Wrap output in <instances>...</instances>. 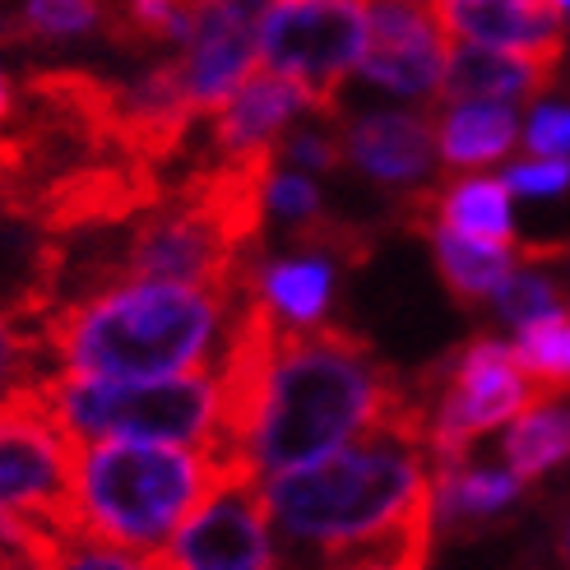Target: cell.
Here are the masks:
<instances>
[{
	"mask_svg": "<svg viewBox=\"0 0 570 570\" xmlns=\"http://www.w3.org/2000/svg\"><path fill=\"white\" fill-rule=\"evenodd\" d=\"M409 381L344 325H283L250 460L278 478L344 450L390 413Z\"/></svg>",
	"mask_w": 570,
	"mask_h": 570,
	"instance_id": "cell-1",
	"label": "cell"
},
{
	"mask_svg": "<svg viewBox=\"0 0 570 570\" xmlns=\"http://www.w3.org/2000/svg\"><path fill=\"white\" fill-rule=\"evenodd\" d=\"M218 302L186 283H117L94 297L56 302L38 321L51 357L89 381H158L209 366Z\"/></svg>",
	"mask_w": 570,
	"mask_h": 570,
	"instance_id": "cell-2",
	"label": "cell"
},
{
	"mask_svg": "<svg viewBox=\"0 0 570 570\" xmlns=\"http://www.w3.org/2000/svg\"><path fill=\"white\" fill-rule=\"evenodd\" d=\"M261 482L250 454L223 450H177L163 441H75L70 492L83 533L107 538L130 552H158L181 520L218 488Z\"/></svg>",
	"mask_w": 570,
	"mask_h": 570,
	"instance_id": "cell-3",
	"label": "cell"
},
{
	"mask_svg": "<svg viewBox=\"0 0 570 570\" xmlns=\"http://www.w3.org/2000/svg\"><path fill=\"white\" fill-rule=\"evenodd\" d=\"M33 390L70 441L117 436L205 445L214 432V366H195V372L158 381H89L70 372H47L33 381Z\"/></svg>",
	"mask_w": 570,
	"mask_h": 570,
	"instance_id": "cell-4",
	"label": "cell"
},
{
	"mask_svg": "<svg viewBox=\"0 0 570 570\" xmlns=\"http://www.w3.org/2000/svg\"><path fill=\"white\" fill-rule=\"evenodd\" d=\"M543 409L515 348L492 334H473L460 353L441 362V381L426 417V454L432 464H464L469 445L492 426Z\"/></svg>",
	"mask_w": 570,
	"mask_h": 570,
	"instance_id": "cell-5",
	"label": "cell"
},
{
	"mask_svg": "<svg viewBox=\"0 0 570 570\" xmlns=\"http://www.w3.org/2000/svg\"><path fill=\"white\" fill-rule=\"evenodd\" d=\"M366 38H372V23L362 0H274L261 28V56L274 75L306 89L316 117L334 126L338 83L362 66Z\"/></svg>",
	"mask_w": 570,
	"mask_h": 570,
	"instance_id": "cell-6",
	"label": "cell"
},
{
	"mask_svg": "<svg viewBox=\"0 0 570 570\" xmlns=\"http://www.w3.org/2000/svg\"><path fill=\"white\" fill-rule=\"evenodd\" d=\"M75 441L51 422L33 381L0 394V510L61 533H83L70 492Z\"/></svg>",
	"mask_w": 570,
	"mask_h": 570,
	"instance_id": "cell-7",
	"label": "cell"
},
{
	"mask_svg": "<svg viewBox=\"0 0 570 570\" xmlns=\"http://www.w3.org/2000/svg\"><path fill=\"white\" fill-rule=\"evenodd\" d=\"M149 570H278L274 510L261 482L218 488L199 501L167 548L145 552Z\"/></svg>",
	"mask_w": 570,
	"mask_h": 570,
	"instance_id": "cell-8",
	"label": "cell"
},
{
	"mask_svg": "<svg viewBox=\"0 0 570 570\" xmlns=\"http://www.w3.org/2000/svg\"><path fill=\"white\" fill-rule=\"evenodd\" d=\"M158 167H145L135 158H89L47 181L28 209V223L47 227L56 237H79V233H111V227L135 223L145 209L163 199Z\"/></svg>",
	"mask_w": 570,
	"mask_h": 570,
	"instance_id": "cell-9",
	"label": "cell"
},
{
	"mask_svg": "<svg viewBox=\"0 0 570 570\" xmlns=\"http://www.w3.org/2000/svg\"><path fill=\"white\" fill-rule=\"evenodd\" d=\"M372 38L362 56V79L404 98H436L445 75V47L436 19L422 0H376L366 10Z\"/></svg>",
	"mask_w": 570,
	"mask_h": 570,
	"instance_id": "cell-10",
	"label": "cell"
},
{
	"mask_svg": "<svg viewBox=\"0 0 570 570\" xmlns=\"http://www.w3.org/2000/svg\"><path fill=\"white\" fill-rule=\"evenodd\" d=\"M190 98L181 89V66L158 61L139 79L117 89V154L145 167H167L190 135Z\"/></svg>",
	"mask_w": 570,
	"mask_h": 570,
	"instance_id": "cell-11",
	"label": "cell"
},
{
	"mask_svg": "<svg viewBox=\"0 0 570 570\" xmlns=\"http://www.w3.org/2000/svg\"><path fill=\"white\" fill-rule=\"evenodd\" d=\"M344 163L381 186H422L436 173V126L422 111H366L357 121H334Z\"/></svg>",
	"mask_w": 570,
	"mask_h": 570,
	"instance_id": "cell-12",
	"label": "cell"
},
{
	"mask_svg": "<svg viewBox=\"0 0 570 570\" xmlns=\"http://www.w3.org/2000/svg\"><path fill=\"white\" fill-rule=\"evenodd\" d=\"M432 19L460 42L566 61V14L557 0H432Z\"/></svg>",
	"mask_w": 570,
	"mask_h": 570,
	"instance_id": "cell-13",
	"label": "cell"
},
{
	"mask_svg": "<svg viewBox=\"0 0 570 570\" xmlns=\"http://www.w3.org/2000/svg\"><path fill=\"white\" fill-rule=\"evenodd\" d=\"M297 111H316L306 89L274 70L246 75L214 117V149L218 158H278Z\"/></svg>",
	"mask_w": 570,
	"mask_h": 570,
	"instance_id": "cell-14",
	"label": "cell"
},
{
	"mask_svg": "<svg viewBox=\"0 0 570 570\" xmlns=\"http://www.w3.org/2000/svg\"><path fill=\"white\" fill-rule=\"evenodd\" d=\"M557 79H561V56L464 42L445 56L436 98L445 102H538L557 89Z\"/></svg>",
	"mask_w": 570,
	"mask_h": 570,
	"instance_id": "cell-15",
	"label": "cell"
},
{
	"mask_svg": "<svg viewBox=\"0 0 570 570\" xmlns=\"http://www.w3.org/2000/svg\"><path fill=\"white\" fill-rule=\"evenodd\" d=\"M520 139V111L510 102H454L441 126L436 145L445 167H492Z\"/></svg>",
	"mask_w": 570,
	"mask_h": 570,
	"instance_id": "cell-16",
	"label": "cell"
},
{
	"mask_svg": "<svg viewBox=\"0 0 570 570\" xmlns=\"http://www.w3.org/2000/svg\"><path fill=\"white\" fill-rule=\"evenodd\" d=\"M250 288L261 293L288 325H316L334 293V265L321 255L302 261H255Z\"/></svg>",
	"mask_w": 570,
	"mask_h": 570,
	"instance_id": "cell-17",
	"label": "cell"
},
{
	"mask_svg": "<svg viewBox=\"0 0 570 570\" xmlns=\"http://www.w3.org/2000/svg\"><path fill=\"white\" fill-rule=\"evenodd\" d=\"M436 223L482 246H510L515 223H510V186L497 177H464L436 190Z\"/></svg>",
	"mask_w": 570,
	"mask_h": 570,
	"instance_id": "cell-18",
	"label": "cell"
},
{
	"mask_svg": "<svg viewBox=\"0 0 570 570\" xmlns=\"http://www.w3.org/2000/svg\"><path fill=\"white\" fill-rule=\"evenodd\" d=\"M422 237L432 242L436 265H441V278H445V288L454 293V302H460V306L488 302V297L501 288V283L515 274V261L505 255V246L469 242V237L450 233V227H441V223H432Z\"/></svg>",
	"mask_w": 570,
	"mask_h": 570,
	"instance_id": "cell-19",
	"label": "cell"
},
{
	"mask_svg": "<svg viewBox=\"0 0 570 570\" xmlns=\"http://www.w3.org/2000/svg\"><path fill=\"white\" fill-rule=\"evenodd\" d=\"M520 497H524V478L469 469V460L464 464H436V478H432V510L450 529L469 524V520H488L497 510L515 505Z\"/></svg>",
	"mask_w": 570,
	"mask_h": 570,
	"instance_id": "cell-20",
	"label": "cell"
},
{
	"mask_svg": "<svg viewBox=\"0 0 570 570\" xmlns=\"http://www.w3.org/2000/svg\"><path fill=\"white\" fill-rule=\"evenodd\" d=\"M14 548L28 552L42 570H149L145 552L117 548V543L94 538V533H61V529H47L38 520L23 524Z\"/></svg>",
	"mask_w": 570,
	"mask_h": 570,
	"instance_id": "cell-21",
	"label": "cell"
},
{
	"mask_svg": "<svg viewBox=\"0 0 570 570\" xmlns=\"http://www.w3.org/2000/svg\"><path fill=\"white\" fill-rule=\"evenodd\" d=\"M505 464L515 478L533 482L570 460V409H529L505 432Z\"/></svg>",
	"mask_w": 570,
	"mask_h": 570,
	"instance_id": "cell-22",
	"label": "cell"
},
{
	"mask_svg": "<svg viewBox=\"0 0 570 570\" xmlns=\"http://www.w3.org/2000/svg\"><path fill=\"white\" fill-rule=\"evenodd\" d=\"M510 348H515V362L529 372L538 404H552V399L570 394V311L520 325V338Z\"/></svg>",
	"mask_w": 570,
	"mask_h": 570,
	"instance_id": "cell-23",
	"label": "cell"
},
{
	"mask_svg": "<svg viewBox=\"0 0 570 570\" xmlns=\"http://www.w3.org/2000/svg\"><path fill=\"white\" fill-rule=\"evenodd\" d=\"M497 302V316L505 325H533V321H548V316H561V311L570 306V293L561 288V283L552 274H543L538 265H529L524 274H510L501 288L492 293Z\"/></svg>",
	"mask_w": 570,
	"mask_h": 570,
	"instance_id": "cell-24",
	"label": "cell"
},
{
	"mask_svg": "<svg viewBox=\"0 0 570 570\" xmlns=\"http://www.w3.org/2000/svg\"><path fill=\"white\" fill-rule=\"evenodd\" d=\"M288 242L302 255H321V261H344V265H366L376 255V237L366 233V227L344 223V218H330L325 209L302 218V223H293Z\"/></svg>",
	"mask_w": 570,
	"mask_h": 570,
	"instance_id": "cell-25",
	"label": "cell"
},
{
	"mask_svg": "<svg viewBox=\"0 0 570 570\" xmlns=\"http://www.w3.org/2000/svg\"><path fill=\"white\" fill-rule=\"evenodd\" d=\"M102 23V0H28V10H19L23 42L38 38H75Z\"/></svg>",
	"mask_w": 570,
	"mask_h": 570,
	"instance_id": "cell-26",
	"label": "cell"
},
{
	"mask_svg": "<svg viewBox=\"0 0 570 570\" xmlns=\"http://www.w3.org/2000/svg\"><path fill=\"white\" fill-rule=\"evenodd\" d=\"M278 163H297L302 173H338L344 167V145L334 130H297L283 135Z\"/></svg>",
	"mask_w": 570,
	"mask_h": 570,
	"instance_id": "cell-27",
	"label": "cell"
},
{
	"mask_svg": "<svg viewBox=\"0 0 570 570\" xmlns=\"http://www.w3.org/2000/svg\"><path fill=\"white\" fill-rule=\"evenodd\" d=\"M265 205H269L278 218H288V223H302V218H311V214L325 209L316 186H311L306 177L278 173V167H274V177H269V186H265Z\"/></svg>",
	"mask_w": 570,
	"mask_h": 570,
	"instance_id": "cell-28",
	"label": "cell"
},
{
	"mask_svg": "<svg viewBox=\"0 0 570 570\" xmlns=\"http://www.w3.org/2000/svg\"><path fill=\"white\" fill-rule=\"evenodd\" d=\"M505 186L520 195H557L570 186V158H533L505 173Z\"/></svg>",
	"mask_w": 570,
	"mask_h": 570,
	"instance_id": "cell-29",
	"label": "cell"
},
{
	"mask_svg": "<svg viewBox=\"0 0 570 570\" xmlns=\"http://www.w3.org/2000/svg\"><path fill=\"white\" fill-rule=\"evenodd\" d=\"M529 149L538 158H570V107H538L533 111Z\"/></svg>",
	"mask_w": 570,
	"mask_h": 570,
	"instance_id": "cell-30",
	"label": "cell"
},
{
	"mask_svg": "<svg viewBox=\"0 0 570 570\" xmlns=\"http://www.w3.org/2000/svg\"><path fill=\"white\" fill-rule=\"evenodd\" d=\"M0 570H42L28 552H19V548H10V543H0Z\"/></svg>",
	"mask_w": 570,
	"mask_h": 570,
	"instance_id": "cell-31",
	"label": "cell"
},
{
	"mask_svg": "<svg viewBox=\"0 0 570 570\" xmlns=\"http://www.w3.org/2000/svg\"><path fill=\"white\" fill-rule=\"evenodd\" d=\"M10 121H14V83H10V75H0V130Z\"/></svg>",
	"mask_w": 570,
	"mask_h": 570,
	"instance_id": "cell-32",
	"label": "cell"
},
{
	"mask_svg": "<svg viewBox=\"0 0 570 570\" xmlns=\"http://www.w3.org/2000/svg\"><path fill=\"white\" fill-rule=\"evenodd\" d=\"M557 10H561V14L570 19V0H557Z\"/></svg>",
	"mask_w": 570,
	"mask_h": 570,
	"instance_id": "cell-33",
	"label": "cell"
}]
</instances>
